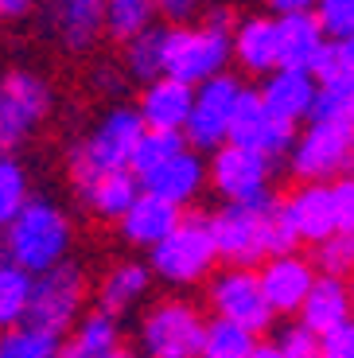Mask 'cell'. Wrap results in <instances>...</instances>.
Listing matches in <instances>:
<instances>
[{
  "label": "cell",
  "mask_w": 354,
  "mask_h": 358,
  "mask_svg": "<svg viewBox=\"0 0 354 358\" xmlns=\"http://www.w3.org/2000/svg\"><path fill=\"white\" fill-rule=\"evenodd\" d=\"M141 136H144V125L133 106L117 101V106L101 109L98 121L66 148V176H71V183L90 179V176H106V171H129Z\"/></svg>",
  "instance_id": "3957f363"
},
{
  "label": "cell",
  "mask_w": 354,
  "mask_h": 358,
  "mask_svg": "<svg viewBox=\"0 0 354 358\" xmlns=\"http://www.w3.org/2000/svg\"><path fill=\"white\" fill-rule=\"evenodd\" d=\"M316 339H319V358H354V320L327 335H316Z\"/></svg>",
  "instance_id": "f35d334b"
},
{
  "label": "cell",
  "mask_w": 354,
  "mask_h": 358,
  "mask_svg": "<svg viewBox=\"0 0 354 358\" xmlns=\"http://www.w3.org/2000/svg\"><path fill=\"white\" fill-rule=\"evenodd\" d=\"M261 101L273 117L288 121V125H308V113H311V101H316V78L308 71H284L276 66L273 74H265V82L257 86Z\"/></svg>",
  "instance_id": "44dd1931"
},
{
  "label": "cell",
  "mask_w": 354,
  "mask_h": 358,
  "mask_svg": "<svg viewBox=\"0 0 354 358\" xmlns=\"http://www.w3.org/2000/svg\"><path fill=\"white\" fill-rule=\"evenodd\" d=\"M296 133H300L296 125H288V121H281V117L269 113L265 101H261V94H257V86H241L238 101H234V113H230L226 144L253 148V152H261L265 160L276 164L281 156H288Z\"/></svg>",
  "instance_id": "4fadbf2b"
},
{
  "label": "cell",
  "mask_w": 354,
  "mask_h": 358,
  "mask_svg": "<svg viewBox=\"0 0 354 358\" xmlns=\"http://www.w3.org/2000/svg\"><path fill=\"white\" fill-rule=\"evenodd\" d=\"M152 273L144 261H117V265L106 268V277L98 280V312L113 315V320H121V315L136 312V308L148 300L152 292Z\"/></svg>",
  "instance_id": "7402d4cb"
},
{
  "label": "cell",
  "mask_w": 354,
  "mask_h": 358,
  "mask_svg": "<svg viewBox=\"0 0 354 358\" xmlns=\"http://www.w3.org/2000/svg\"><path fill=\"white\" fill-rule=\"evenodd\" d=\"M90 300V277L78 261H62L31 277V300H27V320L24 327L43 331L51 339H66L71 327L82 320Z\"/></svg>",
  "instance_id": "5b68a950"
},
{
  "label": "cell",
  "mask_w": 354,
  "mask_h": 358,
  "mask_svg": "<svg viewBox=\"0 0 354 358\" xmlns=\"http://www.w3.org/2000/svg\"><path fill=\"white\" fill-rule=\"evenodd\" d=\"M230 63L249 78H265L276 71V20L269 12H246L230 27Z\"/></svg>",
  "instance_id": "ac0fdd59"
},
{
  "label": "cell",
  "mask_w": 354,
  "mask_h": 358,
  "mask_svg": "<svg viewBox=\"0 0 354 358\" xmlns=\"http://www.w3.org/2000/svg\"><path fill=\"white\" fill-rule=\"evenodd\" d=\"M206 320L187 296H160L136 320L141 358H199Z\"/></svg>",
  "instance_id": "52a82bcc"
},
{
  "label": "cell",
  "mask_w": 354,
  "mask_h": 358,
  "mask_svg": "<svg viewBox=\"0 0 354 358\" xmlns=\"http://www.w3.org/2000/svg\"><path fill=\"white\" fill-rule=\"evenodd\" d=\"M133 109L148 133H183V121L191 113V86L160 74L156 82L141 86Z\"/></svg>",
  "instance_id": "d6986e66"
},
{
  "label": "cell",
  "mask_w": 354,
  "mask_h": 358,
  "mask_svg": "<svg viewBox=\"0 0 354 358\" xmlns=\"http://www.w3.org/2000/svg\"><path fill=\"white\" fill-rule=\"evenodd\" d=\"M55 358H62V347H59V355H55Z\"/></svg>",
  "instance_id": "c3c4849f"
},
{
  "label": "cell",
  "mask_w": 354,
  "mask_h": 358,
  "mask_svg": "<svg viewBox=\"0 0 354 358\" xmlns=\"http://www.w3.org/2000/svg\"><path fill=\"white\" fill-rule=\"evenodd\" d=\"M27 300H31V273H24V268L0 257V331L24 327Z\"/></svg>",
  "instance_id": "83f0119b"
},
{
  "label": "cell",
  "mask_w": 354,
  "mask_h": 358,
  "mask_svg": "<svg viewBox=\"0 0 354 358\" xmlns=\"http://www.w3.org/2000/svg\"><path fill=\"white\" fill-rule=\"evenodd\" d=\"M179 218H183L179 206L141 191V195L133 199V206L117 218V234H121V242L133 245V250H152V245H160L171 230H176Z\"/></svg>",
  "instance_id": "ffe728a7"
},
{
  "label": "cell",
  "mask_w": 354,
  "mask_h": 358,
  "mask_svg": "<svg viewBox=\"0 0 354 358\" xmlns=\"http://www.w3.org/2000/svg\"><path fill=\"white\" fill-rule=\"evenodd\" d=\"M206 226H211V242L218 261L230 268H257L269 257L300 250L292 226L281 215V199L222 203L214 215H206Z\"/></svg>",
  "instance_id": "6da1fadb"
},
{
  "label": "cell",
  "mask_w": 354,
  "mask_h": 358,
  "mask_svg": "<svg viewBox=\"0 0 354 358\" xmlns=\"http://www.w3.org/2000/svg\"><path fill=\"white\" fill-rule=\"evenodd\" d=\"M273 347L281 358H319V339L300 323H284L273 335Z\"/></svg>",
  "instance_id": "d590c367"
},
{
  "label": "cell",
  "mask_w": 354,
  "mask_h": 358,
  "mask_svg": "<svg viewBox=\"0 0 354 358\" xmlns=\"http://www.w3.org/2000/svg\"><path fill=\"white\" fill-rule=\"evenodd\" d=\"M117 66H121L125 82H136V86L156 82L164 74V27L152 24V27H144L141 36L125 39Z\"/></svg>",
  "instance_id": "4316f807"
},
{
  "label": "cell",
  "mask_w": 354,
  "mask_h": 358,
  "mask_svg": "<svg viewBox=\"0 0 354 358\" xmlns=\"http://www.w3.org/2000/svg\"><path fill=\"white\" fill-rule=\"evenodd\" d=\"M74 195L86 206L94 218H106V222H117V218L133 206V199L141 195V183H136L133 171H106V176H90L74 183Z\"/></svg>",
  "instance_id": "cb8c5ba5"
},
{
  "label": "cell",
  "mask_w": 354,
  "mask_h": 358,
  "mask_svg": "<svg viewBox=\"0 0 354 358\" xmlns=\"http://www.w3.org/2000/svg\"><path fill=\"white\" fill-rule=\"evenodd\" d=\"M43 27L66 55H90L106 36V0H43Z\"/></svg>",
  "instance_id": "5bb4252c"
},
{
  "label": "cell",
  "mask_w": 354,
  "mask_h": 358,
  "mask_svg": "<svg viewBox=\"0 0 354 358\" xmlns=\"http://www.w3.org/2000/svg\"><path fill=\"white\" fill-rule=\"evenodd\" d=\"M136 183H141L144 195H156V199H164V203L183 210L187 203H195L206 191V156L191 152V148H179L176 156H168L164 164L144 171Z\"/></svg>",
  "instance_id": "2e32d148"
},
{
  "label": "cell",
  "mask_w": 354,
  "mask_h": 358,
  "mask_svg": "<svg viewBox=\"0 0 354 358\" xmlns=\"http://www.w3.org/2000/svg\"><path fill=\"white\" fill-rule=\"evenodd\" d=\"M36 12V0H0V20H24Z\"/></svg>",
  "instance_id": "b9f144b4"
},
{
  "label": "cell",
  "mask_w": 354,
  "mask_h": 358,
  "mask_svg": "<svg viewBox=\"0 0 354 358\" xmlns=\"http://www.w3.org/2000/svg\"><path fill=\"white\" fill-rule=\"evenodd\" d=\"M269 16H296V12H311L316 0H261Z\"/></svg>",
  "instance_id": "60d3db41"
},
{
  "label": "cell",
  "mask_w": 354,
  "mask_h": 358,
  "mask_svg": "<svg viewBox=\"0 0 354 358\" xmlns=\"http://www.w3.org/2000/svg\"><path fill=\"white\" fill-rule=\"evenodd\" d=\"M273 20H276V66H284V71H311L316 55L327 43L316 16L296 12V16H273Z\"/></svg>",
  "instance_id": "d4e9b609"
},
{
  "label": "cell",
  "mask_w": 354,
  "mask_h": 358,
  "mask_svg": "<svg viewBox=\"0 0 354 358\" xmlns=\"http://www.w3.org/2000/svg\"><path fill=\"white\" fill-rule=\"evenodd\" d=\"M109 358H141V355H136V350H125V347H121V350H113Z\"/></svg>",
  "instance_id": "f6af8a7d"
},
{
  "label": "cell",
  "mask_w": 354,
  "mask_h": 358,
  "mask_svg": "<svg viewBox=\"0 0 354 358\" xmlns=\"http://www.w3.org/2000/svg\"><path fill=\"white\" fill-rule=\"evenodd\" d=\"M261 296L273 315H296L308 296L311 280H316V268L304 253H281V257H269L253 268Z\"/></svg>",
  "instance_id": "9a60e30c"
},
{
  "label": "cell",
  "mask_w": 354,
  "mask_h": 358,
  "mask_svg": "<svg viewBox=\"0 0 354 358\" xmlns=\"http://www.w3.org/2000/svg\"><path fill=\"white\" fill-rule=\"evenodd\" d=\"M346 121L354 125V98H351V109H346Z\"/></svg>",
  "instance_id": "bcb514c9"
},
{
  "label": "cell",
  "mask_w": 354,
  "mask_h": 358,
  "mask_svg": "<svg viewBox=\"0 0 354 358\" xmlns=\"http://www.w3.org/2000/svg\"><path fill=\"white\" fill-rule=\"evenodd\" d=\"M59 347H62V339H51V335L31 331V327L0 331V358H55Z\"/></svg>",
  "instance_id": "d6a6232c"
},
{
  "label": "cell",
  "mask_w": 354,
  "mask_h": 358,
  "mask_svg": "<svg viewBox=\"0 0 354 358\" xmlns=\"http://www.w3.org/2000/svg\"><path fill=\"white\" fill-rule=\"evenodd\" d=\"M156 24V0H106V36L125 43Z\"/></svg>",
  "instance_id": "f1b7e54d"
},
{
  "label": "cell",
  "mask_w": 354,
  "mask_h": 358,
  "mask_svg": "<svg viewBox=\"0 0 354 358\" xmlns=\"http://www.w3.org/2000/svg\"><path fill=\"white\" fill-rule=\"evenodd\" d=\"M55 113V86L31 66L0 74V156H16Z\"/></svg>",
  "instance_id": "277c9868"
},
{
  "label": "cell",
  "mask_w": 354,
  "mask_h": 358,
  "mask_svg": "<svg viewBox=\"0 0 354 358\" xmlns=\"http://www.w3.org/2000/svg\"><path fill=\"white\" fill-rule=\"evenodd\" d=\"M226 66H230V31L211 27L206 20L164 27V74L168 78L195 90Z\"/></svg>",
  "instance_id": "ba28073f"
},
{
  "label": "cell",
  "mask_w": 354,
  "mask_h": 358,
  "mask_svg": "<svg viewBox=\"0 0 354 358\" xmlns=\"http://www.w3.org/2000/svg\"><path fill=\"white\" fill-rule=\"evenodd\" d=\"M31 203V171L20 156H0V230Z\"/></svg>",
  "instance_id": "f546056e"
},
{
  "label": "cell",
  "mask_w": 354,
  "mask_h": 358,
  "mask_svg": "<svg viewBox=\"0 0 354 358\" xmlns=\"http://www.w3.org/2000/svg\"><path fill=\"white\" fill-rule=\"evenodd\" d=\"M179 148H187L183 133H148V129H144L141 144H136V152H133V164H129V171L141 179L144 171H152L156 164H164L168 156H176Z\"/></svg>",
  "instance_id": "836d02e7"
},
{
  "label": "cell",
  "mask_w": 354,
  "mask_h": 358,
  "mask_svg": "<svg viewBox=\"0 0 354 358\" xmlns=\"http://www.w3.org/2000/svg\"><path fill=\"white\" fill-rule=\"evenodd\" d=\"M327 187H331V203H335L339 234H354V171L351 176H339Z\"/></svg>",
  "instance_id": "8d00e7d4"
},
{
  "label": "cell",
  "mask_w": 354,
  "mask_h": 358,
  "mask_svg": "<svg viewBox=\"0 0 354 358\" xmlns=\"http://www.w3.org/2000/svg\"><path fill=\"white\" fill-rule=\"evenodd\" d=\"M311 16L331 43H343L354 36V0H316Z\"/></svg>",
  "instance_id": "e575fe53"
},
{
  "label": "cell",
  "mask_w": 354,
  "mask_h": 358,
  "mask_svg": "<svg viewBox=\"0 0 354 358\" xmlns=\"http://www.w3.org/2000/svg\"><path fill=\"white\" fill-rule=\"evenodd\" d=\"M311 268L319 277L351 280L354 277V234H331L319 245H311Z\"/></svg>",
  "instance_id": "1f68e13d"
},
{
  "label": "cell",
  "mask_w": 354,
  "mask_h": 358,
  "mask_svg": "<svg viewBox=\"0 0 354 358\" xmlns=\"http://www.w3.org/2000/svg\"><path fill=\"white\" fill-rule=\"evenodd\" d=\"M351 320H354V304H351L346 280L319 277L316 273L300 312H296V323L308 327L311 335H327V331H335V327H343V323H351Z\"/></svg>",
  "instance_id": "603a6c76"
},
{
  "label": "cell",
  "mask_w": 354,
  "mask_h": 358,
  "mask_svg": "<svg viewBox=\"0 0 354 358\" xmlns=\"http://www.w3.org/2000/svg\"><path fill=\"white\" fill-rule=\"evenodd\" d=\"M113 350H121V320L106 312H82V320L71 327L62 358H109Z\"/></svg>",
  "instance_id": "484cf974"
},
{
  "label": "cell",
  "mask_w": 354,
  "mask_h": 358,
  "mask_svg": "<svg viewBox=\"0 0 354 358\" xmlns=\"http://www.w3.org/2000/svg\"><path fill=\"white\" fill-rule=\"evenodd\" d=\"M71 250H74V222L55 199L43 195H31V203L0 230V257L31 273V277L71 261Z\"/></svg>",
  "instance_id": "7a4b0ae2"
},
{
  "label": "cell",
  "mask_w": 354,
  "mask_h": 358,
  "mask_svg": "<svg viewBox=\"0 0 354 358\" xmlns=\"http://www.w3.org/2000/svg\"><path fill=\"white\" fill-rule=\"evenodd\" d=\"M206 187L222 203H265L273 199V160L241 144H222L206 156Z\"/></svg>",
  "instance_id": "8fae6325"
},
{
  "label": "cell",
  "mask_w": 354,
  "mask_h": 358,
  "mask_svg": "<svg viewBox=\"0 0 354 358\" xmlns=\"http://www.w3.org/2000/svg\"><path fill=\"white\" fill-rule=\"evenodd\" d=\"M211 4H218V0H156V16L171 20V24H195Z\"/></svg>",
  "instance_id": "74e56055"
},
{
  "label": "cell",
  "mask_w": 354,
  "mask_h": 358,
  "mask_svg": "<svg viewBox=\"0 0 354 358\" xmlns=\"http://www.w3.org/2000/svg\"><path fill=\"white\" fill-rule=\"evenodd\" d=\"M144 265H148L152 280H160V285H168V288L203 285L214 273V265H218L206 215H183L176 230H171L160 245L148 250V261H144Z\"/></svg>",
  "instance_id": "8992f818"
},
{
  "label": "cell",
  "mask_w": 354,
  "mask_h": 358,
  "mask_svg": "<svg viewBox=\"0 0 354 358\" xmlns=\"http://www.w3.org/2000/svg\"><path fill=\"white\" fill-rule=\"evenodd\" d=\"M206 304H211L214 320L238 323L246 331H253L257 339L276 323V315L269 312L265 296H261V285H257L253 268H218L206 277Z\"/></svg>",
  "instance_id": "7c38bea8"
},
{
  "label": "cell",
  "mask_w": 354,
  "mask_h": 358,
  "mask_svg": "<svg viewBox=\"0 0 354 358\" xmlns=\"http://www.w3.org/2000/svg\"><path fill=\"white\" fill-rule=\"evenodd\" d=\"M346 288H351V304H354V277H351V280H346Z\"/></svg>",
  "instance_id": "7dc6e473"
},
{
  "label": "cell",
  "mask_w": 354,
  "mask_h": 358,
  "mask_svg": "<svg viewBox=\"0 0 354 358\" xmlns=\"http://www.w3.org/2000/svg\"><path fill=\"white\" fill-rule=\"evenodd\" d=\"M257 335L238 327V323L226 320H211L203 331V347H199V358H249L257 347Z\"/></svg>",
  "instance_id": "4dcf8cb0"
},
{
  "label": "cell",
  "mask_w": 354,
  "mask_h": 358,
  "mask_svg": "<svg viewBox=\"0 0 354 358\" xmlns=\"http://www.w3.org/2000/svg\"><path fill=\"white\" fill-rule=\"evenodd\" d=\"M354 171L351 121H308L288 148V176L296 183H335Z\"/></svg>",
  "instance_id": "9c48e42d"
},
{
  "label": "cell",
  "mask_w": 354,
  "mask_h": 358,
  "mask_svg": "<svg viewBox=\"0 0 354 358\" xmlns=\"http://www.w3.org/2000/svg\"><path fill=\"white\" fill-rule=\"evenodd\" d=\"M241 86L246 82L238 74L222 71L214 78H206L203 86L191 90V113L183 121V144L199 156H211L214 148L226 144V133H230V113L234 101H238Z\"/></svg>",
  "instance_id": "30bf717a"
},
{
  "label": "cell",
  "mask_w": 354,
  "mask_h": 358,
  "mask_svg": "<svg viewBox=\"0 0 354 358\" xmlns=\"http://www.w3.org/2000/svg\"><path fill=\"white\" fill-rule=\"evenodd\" d=\"M339 55H343V63H346V66H351V71H354V36L339 43Z\"/></svg>",
  "instance_id": "7bdbcfd3"
},
{
  "label": "cell",
  "mask_w": 354,
  "mask_h": 358,
  "mask_svg": "<svg viewBox=\"0 0 354 358\" xmlns=\"http://www.w3.org/2000/svg\"><path fill=\"white\" fill-rule=\"evenodd\" d=\"M281 215H284V222L292 226L300 245H319L323 238L339 234L335 203H331L327 183H300L296 191H288L281 199Z\"/></svg>",
  "instance_id": "e0dca14e"
},
{
  "label": "cell",
  "mask_w": 354,
  "mask_h": 358,
  "mask_svg": "<svg viewBox=\"0 0 354 358\" xmlns=\"http://www.w3.org/2000/svg\"><path fill=\"white\" fill-rule=\"evenodd\" d=\"M249 358H281V355H276V347H273V343H257V347H253V355H249Z\"/></svg>",
  "instance_id": "ee69618b"
},
{
  "label": "cell",
  "mask_w": 354,
  "mask_h": 358,
  "mask_svg": "<svg viewBox=\"0 0 354 358\" xmlns=\"http://www.w3.org/2000/svg\"><path fill=\"white\" fill-rule=\"evenodd\" d=\"M86 82H90V90H94V94H101V98H117V94H125V86H129L117 63H98L94 71H90Z\"/></svg>",
  "instance_id": "ab89813d"
}]
</instances>
